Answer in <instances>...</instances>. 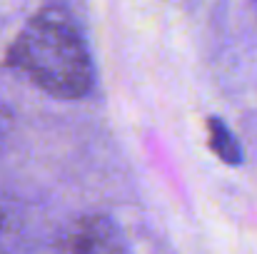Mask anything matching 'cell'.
I'll use <instances>...</instances> for the list:
<instances>
[{"label": "cell", "instance_id": "6da1fadb", "mask_svg": "<svg viewBox=\"0 0 257 254\" xmlns=\"http://www.w3.org/2000/svg\"><path fill=\"white\" fill-rule=\"evenodd\" d=\"M8 63L53 97L75 100L92 87V60L68 13L48 8L18 35Z\"/></svg>", "mask_w": 257, "mask_h": 254}, {"label": "cell", "instance_id": "7a4b0ae2", "mask_svg": "<svg viewBox=\"0 0 257 254\" xmlns=\"http://www.w3.org/2000/svg\"><path fill=\"white\" fill-rule=\"evenodd\" d=\"M60 254H127L117 224L105 214L78 219L63 237Z\"/></svg>", "mask_w": 257, "mask_h": 254}, {"label": "cell", "instance_id": "3957f363", "mask_svg": "<svg viewBox=\"0 0 257 254\" xmlns=\"http://www.w3.org/2000/svg\"><path fill=\"white\" fill-rule=\"evenodd\" d=\"M207 135H210V147L212 152L227 162V165H240L242 162V150L237 145V140L232 137L230 127L220 120V117H210L207 120Z\"/></svg>", "mask_w": 257, "mask_h": 254}, {"label": "cell", "instance_id": "277c9868", "mask_svg": "<svg viewBox=\"0 0 257 254\" xmlns=\"http://www.w3.org/2000/svg\"><path fill=\"white\" fill-rule=\"evenodd\" d=\"M13 239H15V219H13V214L0 209V254L10 249Z\"/></svg>", "mask_w": 257, "mask_h": 254}, {"label": "cell", "instance_id": "5b68a950", "mask_svg": "<svg viewBox=\"0 0 257 254\" xmlns=\"http://www.w3.org/2000/svg\"><path fill=\"white\" fill-rule=\"evenodd\" d=\"M0 132H3V117H0Z\"/></svg>", "mask_w": 257, "mask_h": 254}]
</instances>
